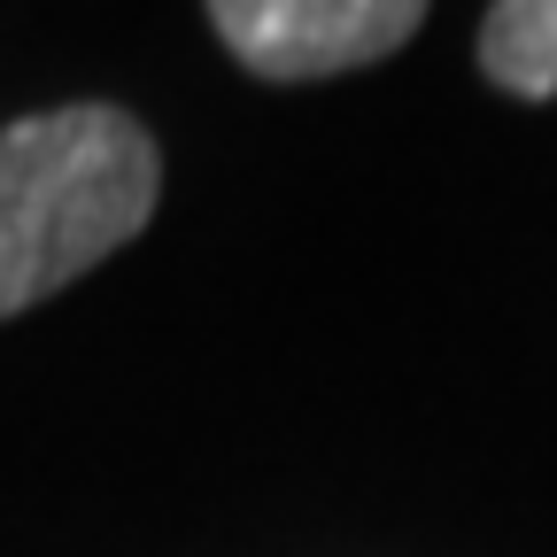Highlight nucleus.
<instances>
[{"label": "nucleus", "mask_w": 557, "mask_h": 557, "mask_svg": "<svg viewBox=\"0 0 557 557\" xmlns=\"http://www.w3.org/2000/svg\"><path fill=\"white\" fill-rule=\"evenodd\" d=\"M156 139L109 101L47 109L0 132V318L62 295L156 209Z\"/></svg>", "instance_id": "obj_1"}, {"label": "nucleus", "mask_w": 557, "mask_h": 557, "mask_svg": "<svg viewBox=\"0 0 557 557\" xmlns=\"http://www.w3.org/2000/svg\"><path fill=\"white\" fill-rule=\"evenodd\" d=\"M426 0H209V24L271 86H302L333 78V70H364L395 54Z\"/></svg>", "instance_id": "obj_2"}, {"label": "nucleus", "mask_w": 557, "mask_h": 557, "mask_svg": "<svg viewBox=\"0 0 557 557\" xmlns=\"http://www.w3.org/2000/svg\"><path fill=\"white\" fill-rule=\"evenodd\" d=\"M480 70L519 101L557 94V0H496L480 24Z\"/></svg>", "instance_id": "obj_3"}]
</instances>
